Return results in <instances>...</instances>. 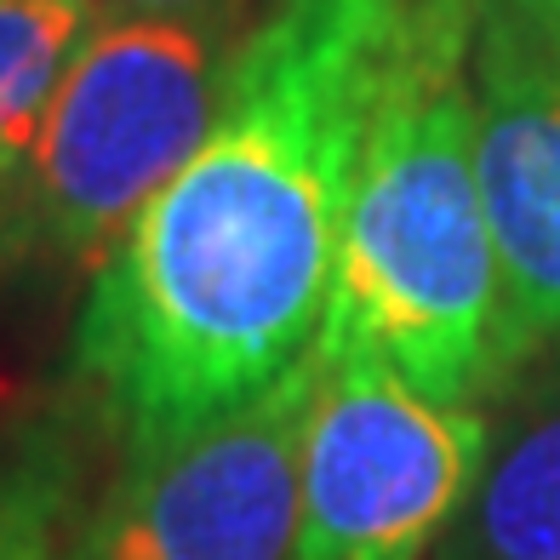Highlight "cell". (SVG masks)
Masks as SVG:
<instances>
[{"label":"cell","mask_w":560,"mask_h":560,"mask_svg":"<svg viewBox=\"0 0 560 560\" xmlns=\"http://www.w3.org/2000/svg\"><path fill=\"white\" fill-rule=\"evenodd\" d=\"M406 0H275L195 155L92 275L74 361L126 446L258 400L320 343L354 161Z\"/></svg>","instance_id":"cell-1"},{"label":"cell","mask_w":560,"mask_h":560,"mask_svg":"<svg viewBox=\"0 0 560 560\" xmlns=\"http://www.w3.org/2000/svg\"><path fill=\"white\" fill-rule=\"evenodd\" d=\"M475 0H406L354 161L332 303L315 354H372L469 406L526 354L475 177Z\"/></svg>","instance_id":"cell-2"},{"label":"cell","mask_w":560,"mask_h":560,"mask_svg":"<svg viewBox=\"0 0 560 560\" xmlns=\"http://www.w3.org/2000/svg\"><path fill=\"white\" fill-rule=\"evenodd\" d=\"M229 58V30L97 18L0 138V264H104L207 138Z\"/></svg>","instance_id":"cell-3"},{"label":"cell","mask_w":560,"mask_h":560,"mask_svg":"<svg viewBox=\"0 0 560 560\" xmlns=\"http://www.w3.org/2000/svg\"><path fill=\"white\" fill-rule=\"evenodd\" d=\"M298 452V560H423L487 469V418L372 354H315Z\"/></svg>","instance_id":"cell-4"},{"label":"cell","mask_w":560,"mask_h":560,"mask_svg":"<svg viewBox=\"0 0 560 560\" xmlns=\"http://www.w3.org/2000/svg\"><path fill=\"white\" fill-rule=\"evenodd\" d=\"M320 361L258 400L126 452L69 560H298V452Z\"/></svg>","instance_id":"cell-5"},{"label":"cell","mask_w":560,"mask_h":560,"mask_svg":"<svg viewBox=\"0 0 560 560\" xmlns=\"http://www.w3.org/2000/svg\"><path fill=\"white\" fill-rule=\"evenodd\" d=\"M475 177L509 298L560 338V0H475Z\"/></svg>","instance_id":"cell-6"},{"label":"cell","mask_w":560,"mask_h":560,"mask_svg":"<svg viewBox=\"0 0 560 560\" xmlns=\"http://www.w3.org/2000/svg\"><path fill=\"white\" fill-rule=\"evenodd\" d=\"M435 560H560V412L526 423L480 469Z\"/></svg>","instance_id":"cell-7"},{"label":"cell","mask_w":560,"mask_h":560,"mask_svg":"<svg viewBox=\"0 0 560 560\" xmlns=\"http://www.w3.org/2000/svg\"><path fill=\"white\" fill-rule=\"evenodd\" d=\"M92 23L86 0H0V138L52 92Z\"/></svg>","instance_id":"cell-8"},{"label":"cell","mask_w":560,"mask_h":560,"mask_svg":"<svg viewBox=\"0 0 560 560\" xmlns=\"http://www.w3.org/2000/svg\"><path fill=\"white\" fill-rule=\"evenodd\" d=\"M0 560H69L52 487L30 469H0Z\"/></svg>","instance_id":"cell-9"},{"label":"cell","mask_w":560,"mask_h":560,"mask_svg":"<svg viewBox=\"0 0 560 560\" xmlns=\"http://www.w3.org/2000/svg\"><path fill=\"white\" fill-rule=\"evenodd\" d=\"M92 18H166V23H200V30H229L246 0H86Z\"/></svg>","instance_id":"cell-10"}]
</instances>
